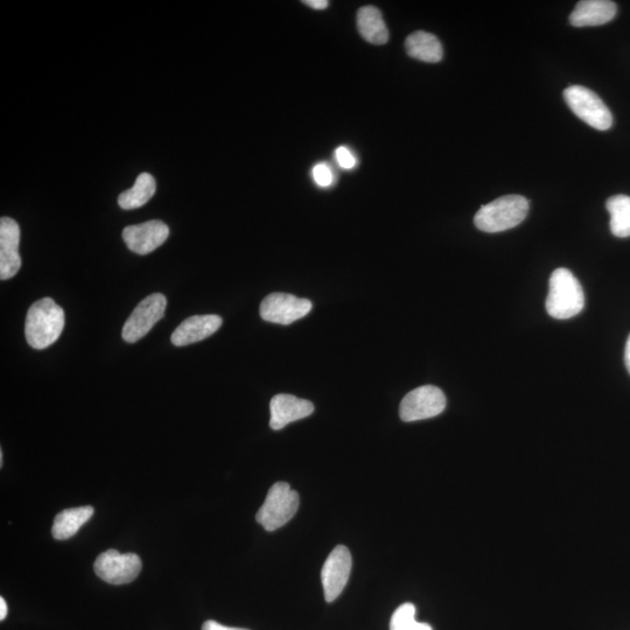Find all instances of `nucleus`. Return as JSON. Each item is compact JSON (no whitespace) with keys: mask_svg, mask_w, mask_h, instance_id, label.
<instances>
[{"mask_svg":"<svg viewBox=\"0 0 630 630\" xmlns=\"http://www.w3.org/2000/svg\"><path fill=\"white\" fill-rule=\"evenodd\" d=\"M65 327V312L52 298H44L34 303L28 310L25 322V336L32 348L46 349L58 341Z\"/></svg>","mask_w":630,"mask_h":630,"instance_id":"1","label":"nucleus"},{"mask_svg":"<svg viewBox=\"0 0 630 630\" xmlns=\"http://www.w3.org/2000/svg\"><path fill=\"white\" fill-rule=\"evenodd\" d=\"M545 306L551 317L558 320L576 317L584 310L583 287L570 270L559 268L552 272Z\"/></svg>","mask_w":630,"mask_h":630,"instance_id":"2","label":"nucleus"},{"mask_svg":"<svg viewBox=\"0 0 630 630\" xmlns=\"http://www.w3.org/2000/svg\"><path fill=\"white\" fill-rule=\"evenodd\" d=\"M529 201L522 195H506L482 206L474 217L476 228L501 233L521 224L529 213Z\"/></svg>","mask_w":630,"mask_h":630,"instance_id":"3","label":"nucleus"},{"mask_svg":"<svg viewBox=\"0 0 630 630\" xmlns=\"http://www.w3.org/2000/svg\"><path fill=\"white\" fill-rule=\"evenodd\" d=\"M299 502V494L291 489L289 483L277 482L270 488L263 506L257 511L256 521L266 531L282 528L297 514Z\"/></svg>","mask_w":630,"mask_h":630,"instance_id":"4","label":"nucleus"},{"mask_svg":"<svg viewBox=\"0 0 630 630\" xmlns=\"http://www.w3.org/2000/svg\"><path fill=\"white\" fill-rule=\"evenodd\" d=\"M564 100L573 114L599 131L611 129L613 115L607 105L591 89L571 86L564 90Z\"/></svg>","mask_w":630,"mask_h":630,"instance_id":"5","label":"nucleus"},{"mask_svg":"<svg viewBox=\"0 0 630 630\" xmlns=\"http://www.w3.org/2000/svg\"><path fill=\"white\" fill-rule=\"evenodd\" d=\"M142 560L136 553H121L111 549L101 553L94 564L98 578L111 585H125L135 580L142 571Z\"/></svg>","mask_w":630,"mask_h":630,"instance_id":"6","label":"nucleus"},{"mask_svg":"<svg viewBox=\"0 0 630 630\" xmlns=\"http://www.w3.org/2000/svg\"><path fill=\"white\" fill-rule=\"evenodd\" d=\"M446 408V397L444 392L434 385H424L409 392L403 398L399 416L403 422H417L437 417Z\"/></svg>","mask_w":630,"mask_h":630,"instance_id":"7","label":"nucleus"},{"mask_svg":"<svg viewBox=\"0 0 630 630\" xmlns=\"http://www.w3.org/2000/svg\"><path fill=\"white\" fill-rule=\"evenodd\" d=\"M167 300L164 294L153 293L140 301L126 320L122 336L124 341L135 343L151 331L158 321L164 318Z\"/></svg>","mask_w":630,"mask_h":630,"instance_id":"8","label":"nucleus"},{"mask_svg":"<svg viewBox=\"0 0 630 630\" xmlns=\"http://www.w3.org/2000/svg\"><path fill=\"white\" fill-rule=\"evenodd\" d=\"M311 310L310 300L287 293H271L259 307L263 320L278 325H291L294 321L306 317Z\"/></svg>","mask_w":630,"mask_h":630,"instance_id":"9","label":"nucleus"},{"mask_svg":"<svg viewBox=\"0 0 630 630\" xmlns=\"http://www.w3.org/2000/svg\"><path fill=\"white\" fill-rule=\"evenodd\" d=\"M352 555L345 545H338L329 553L321 570V581L324 586L325 599L333 602L345 590L350 572H352Z\"/></svg>","mask_w":630,"mask_h":630,"instance_id":"10","label":"nucleus"},{"mask_svg":"<svg viewBox=\"0 0 630 630\" xmlns=\"http://www.w3.org/2000/svg\"><path fill=\"white\" fill-rule=\"evenodd\" d=\"M170 228L160 220H151L145 223L129 226L123 230V238L128 248L137 255H149L163 245Z\"/></svg>","mask_w":630,"mask_h":630,"instance_id":"11","label":"nucleus"},{"mask_svg":"<svg viewBox=\"0 0 630 630\" xmlns=\"http://www.w3.org/2000/svg\"><path fill=\"white\" fill-rule=\"evenodd\" d=\"M19 243V224L10 217H2L0 220V279L2 280L16 276L21 268Z\"/></svg>","mask_w":630,"mask_h":630,"instance_id":"12","label":"nucleus"},{"mask_svg":"<svg viewBox=\"0 0 630 630\" xmlns=\"http://www.w3.org/2000/svg\"><path fill=\"white\" fill-rule=\"evenodd\" d=\"M222 319L219 315H194L182 321L171 336L174 346L185 347L209 338L219 331Z\"/></svg>","mask_w":630,"mask_h":630,"instance_id":"13","label":"nucleus"},{"mask_svg":"<svg viewBox=\"0 0 630 630\" xmlns=\"http://www.w3.org/2000/svg\"><path fill=\"white\" fill-rule=\"evenodd\" d=\"M272 430H282L285 426L311 416L314 405L306 399H300L292 395H277L270 403Z\"/></svg>","mask_w":630,"mask_h":630,"instance_id":"14","label":"nucleus"},{"mask_svg":"<svg viewBox=\"0 0 630 630\" xmlns=\"http://www.w3.org/2000/svg\"><path fill=\"white\" fill-rule=\"evenodd\" d=\"M616 11L618 7L609 0H583L574 7L570 23L574 27L605 25L615 18Z\"/></svg>","mask_w":630,"mask_h":630,"instance_id":"15","label":"nucleus"},{"mask_svg":"<svg viewBox=\"0 0 630 630\" xmlns=\"http://www.w3.org/2000/svg\"><path fill=\"white\" fill-rule=\"evenodd\" d=\"M405 48L411 58L423 62L437 63L444 56L443 46L436 35L424 31L409 35Z\"/></svg>","mask_w":630,"mask_h":630,"instance_id":"16","label":"nucleus"},{"mask_svg":"<svg viewBox=\"0 0 630 630\" xmlns=\"http://www.w3.org/2000/svg\"><path fill=\"white\" fill-rule=\"evenodd\" d=\"M357 28L362 38L370 44L384 45L389 40V31L382 13L375 6L361 7L357 12Z\"/></svg>","mask_w":630,"mask_h":630,"instance_id":"17","label":"nucleus"},{"mask_svg":"<svg viewBox=\"0 0 630 630\" xmlns=\"http://www.w3.org/2000/svg\"><path fill=\"white\" fill-rule=\"evenodd\" d=\"M94 515V508L84 506L66 509L56 515L52 535L56 541H66L77 534L83 524H86Z\"/></svg>","mask_w":630,"mask_h":630,"instance_id":"18","label":"nucleus"},{"mask_svg":"<svg viewBox=\"0 0 630 630\" xmlns=\"http://www.w3.org/2000/svg\"><path fill=\"white\" fill-rule=\"evenodd\" d=\"M156 180L149 173H142L135 185L124 191L118 198V205L124 210L138 209L146 205L156 194Z\"/></svg>","mask_w":630,"mask_h":630,"instance_id":"19","label":"nucleus"},{"mask_svg":"<svg viewBox=\"0 0 630 630\" xmlns=\"http://www.w3.org/2000/svg\"><path fill=\"white\" fill-rule=\"evenodd\" d=\"M609 215H611L612 234L619 238L630 236V196L614 195L606 203Z\"/></svg>","mask_w":630,"mask_h":630,"instance_id":"20","label":"nucleus"},{"mask_svg":"<svg viewBox=\"0 0 630 630\" xmlns=\"http://www.w3.org/2000/svg\"><path fill=\"white\" fill-rule=\"evenodd\" d=\"M390 630H433L427 623L416 620V607L412 604L399 606L391 616Z\"/></svg>","mask_w":630,"mask_h":630,"instance_id":"21","label":"nucleus"},{"mask_svg":"<svg viewBox=\"0 0 630 630\" xmlns=\"http://www.w3.org/2000/svg\"><path fill=\"white\" fill-rule=\"evenodd\" d=\"M313 179L320 187H328L333 184L332 168L327 164L315 165L312 171Z\"/></svg>","mask_w":630,"mask_h":630,"instance_id":"22","label":"nucleus"},{"mask_svg":"<svg viewBox=\"0 0 630 630\" xmlns=\"http://www.w3.org/2000/svg\"><path fill=\"white\" fill-rule=\"evenodd\" d=\"M335 158L338 160L339 165L342 168H345V170H353L356 166V158L354 157V154L345 146H340L336 149Z\"/></svg>","mask_w":630,"mask_h":630,"instance_id":"23","label":"nucleus"},{"mask_svg":"<svg viewBox=\"0 0 630 630\" xmlns=\"http://www.w3.org/2000/svg\"><path fill=\"white\" fill-rule=\"evenodd\" d=\"M202 630H249L244 628H234L221 625V623L209 620L203 623Z\"/></svg>","mask_w":630,"mask_h":630,"instance_id":"24","label":"nucleus"},{"mask_svg":"<svg viewBox=\"0 0 630 630\" xmlns=\"http://www.w3.org/2000/svg\"><path fill=\"white\" fill-rule=\"evenodd\" d=\"M304 4L312 7L314 10H325L328 7L327 0H306Z\"/></svg>","mask_w":630,"mask_h":630,"instance_id":"25","label":"nucleus"},{"mask_svg":"<svg viewBox=\"0 0 630 630\" xmlns=\"http://www.w3.org/2000/svg\"><path fill=\"white\" fill-rule=\"evenodd\" d=\"M625 363H626L628 373L630 374V335L628 336V340L626 343Z\"/></svg>","mask_w":630,"mask_h":630,"instance_id":"26","label":"nucleus"},{"mask_svg":"<svg viewBox=\"0 0 630 630\" xmlns=\"http://www.w3.org/2000/svg\"><path fill=\"white\" fill-rule=\"evenodd\" d=\"M7 616V604L5 599L0 598V620L4 621Z\"/></svg>","mask_w":630,"mask_h":630,"instance_id":"27","label":"nucleus"},{"mask_svg":"<svg viewBox=\"0 0 630 630\" xmlns=\"http://www.w3.org/2000/svg\"><path fill=\"white\" fill-rule=\"evenodd\" d=\"M4 465V454L3 451H0V467Z\"/></svg>","mask_w":630,"mask_h":630,"instance_id":"28","label":"nucleus"}]
</instances>
